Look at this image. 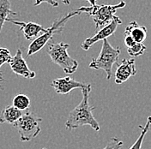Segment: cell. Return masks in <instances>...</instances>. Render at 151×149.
Returning a JSON list of instances; mask_svg holds the SVG:
<instances>
[{
  "label": "cell",
  "mask_w": 151,
  "mask_h": 149,
  "mask_svg": "<svg viewBox=\"0 0 151 149\" xmlns=\"http://www.w3.org/2000/svg\"><path fill=\"white\" fill-rule=\"evenodd\" d=\"M81 90L83 93V100L70 112L65 122V128L69 130H72L84 125H88L94 130L98 132L101 130V127L93 115V111L95 107H91L88 103L89 94L91 92V84Z\"/></svg>",
  "instance_id": "obj_1"
},
{
  "label": "cell",
  "mask_w": 151,
  "mask_h": 149,
  "mask_svg": "<svg viewBox=\"0 0 151 149\" xmlns=\"http://www.w3.org/2000/svg\"><path fill=\"white\" fill-rule=\"evenodd\" d=\"M69 44L65 42L56 43L51 40L47 47V54L51 60L58 65L66 74H71L75 73L78 68V62L72 58L68 53Z\"/></svg>",
  "instance_id": "obj_2"
},
{
  "label": "cell",
  "mask_w": 151,
  "mask_h": 149,
  "mask_svg": "<svg viewBox=\"0 0 151 149\" xmlns=\"http://www.w3.org/2000/svg\"><path fill=\"white\" fill-rule=\"evenodd\" d=\"M120 55V48L113 47L107 39H104L101 51L97 57H94L89 64V68L96 70L101 69L106 74V80H110L113 74V66L118 62Z\"/></svg>",
  "instance_id": "obj_3"
},
{
  "label": "cell",
  "mask_w": 151,
  "mask_h": 149,
  "mask_svg": "<svg viewBox=\"0 0 151 149\" xmlns=\"http://www.w3.org/2000/svg\"><path fill=\"white\" fill-rule=\"evenodd\" d=\"M81 13H82L81 11H79L78 9H76L74 11H71V12L68 13L67 15L63 16L62 18L55 20L53 21L52 25L50 28H47L45 33H43L41 35H40L39 37L35 39L32 41V43L28 46V57L32 56V55L39 52L49 41L52 40V38L54 34L62 33L63 29L65 28V25L66 22L69 21V19H70L73 16H78Z\"/></svg>",
  "instance_id": "obj_4"
},
{
  "label": "cell",
  "mask_w": 151,
  "mask_h": 149,
  "mask_svg": "<svg viewBox=\"0 0 151 149\" xmlns=\"http://www.w3.org/2000/svg\"><path fill=\"white\" fill-rule=\"evenodd\" d=\"M125 4H126L124 1H120L119 3L114 5L96 4L95 6H90V7L83 6L77 9L81 12H85L90 15L94 20L96 30L99 31L101 28H104L105 26L109 24L114 18L115 16L114 14L117 11V9H122L125 6Z\"/></svg>",
  "instance_id": "obj_5"
},
{
  "label": "cell",
  "mask_w": 151,
  "mask_h": 149,
  "mask_svg": "<svg viewBox=\"0 0 151 149\" xmlns=\"http://www.w3.org/2000/svg\"><path fill=\"white\" fill-rule=\"evenodd\" d=\"M41 122L42 118L37 114L27 111L13 126L18 131L21 141H29L40 134Z\"/></svg>",
  "instance_id": "obj_6"
},
{
  "label": "cell",
  "mask_w": 151,
  "mask_h": 149,
  "mask_svg": "<svg viewBox=\"0 0 151 149\" xmlns=\"http://www.w3.org/2000/svg\"><path fill=\"white\" fill-rule=\"evenodd\" d=\"M121 23H122L121 19L119 18V16H115L114 18L113 19V21L109 24H107L104 28H101L99 31H97V33L94 34V36L87 38L81 45L82 49H83L84 51H88L92 46H94L96 42H98L100 40L107 39V38L112 36L113 34L115 33L118 26L120 25Z\"/></svg>",
  "instance_id": "obj_7"
},
{
  "label": "cell",
  "mask_w": 151,
  "mask_h": 149,
  "mask_svg": "<svg viewBox=\"0 0 151 149\" xmlns=\"http://www.w3.org/2000/svg\"><path fill=\"white\" fill-rule=\"evenodd\" d=\"M9 64L13 73L23 78L34 79L36 76V73L29 69L26 60L22 57V52L20 48L17 50L16 54L12 57Z\"/></svg>",
  "instance_id": "obj_8"
},
{
  "label": "cell",
  "mask_w": 151,
  "mask_h": 149,
  "mask_svg": "<svg viewBox=\"0 0 151 149\" xmlns=\"http://www.w3.org/2000/svg\"><path fill=\"white\" fill-rule=\"evenodd\" d=\"M89 83H83L74 80L70 76L57 78L53 80L51 83V86L53 87L55 92L58 94H67L70 93L73 89L80 88L83 89L88 87Z\"/></svg>",
  "instance_id": "obj_9"
},
{
  "label": "cell",
  "mask_w": 151,
  "mask_h": 149,
  "mask_svg": "<svg viewBox=\"0 0 151 149\" xmlns=\"http://www.w3.org/2000/svg\"><path fill=\"white\" fill-rule=\"evenodd\" d=\"M137 74L135 59L124 58L119 64L115 71V83L120 85L126 82L129 78Z\"/></svg>",
  "instance_id": "obj_10"
},
{
  "label": "cell",
  "mask_w": 151,
  "mask_h": 149,
  "mask_svg": "<svg viewBox=\"0 0 151 149\" xmlns=\"http://www.w3.org/2000/svg\"><path fill=\"white\" fill-rule=\"evenodd\" d=\"M6 21H9L15 25L20 26V29L23 33V35L27 40H32V39H36L40 36V34L45 33L47 30V28H45L43 26L38 24L36 22H32V21L25 22V21L10 18L7 19Z\"/></svg>",
  "instance_id": "obj_11"
},
{
  "label": "cell",
  "mask_w": 151,
  "mask_h": 149,
  "mask_svg": "<svg viewBox=\"0 0 151 149\" xmlns=\"http://www.w3.org/2000/svg\"><path fill=\"white\" fill-rule=\"evenodd\" d=\"M124 35L131 36L137 43H143L147 37V28L133 21L125 28Z\"/></svg>",
  "instance_id": "obj_12"
},
{
  "label": "cell",
  "mask_w": 151,
  "mask_h": 149,
  "mask_svg": "<svg viewBox=\"0 0 151 149\" xmlns=\"http://www.w3.org/2000/svg\"><path fill=\"white\" fill-rule=\"evenodd\" d=\"M25 112H22L13 105H8L0 113V123H9L14 125L22 117Z\"/></svg>",
  "instance_id": "obj_13"
},
{
  "label": "cell",
  "mask_w": 151,
  "mask_h": 149,
  "mask_svg": "<svg viewBox=\"0 0 151 149\" xmlns=\"http://www.w3.org/2000/svg\"><path fill=\"white\" fill-rule=\"evenodd\" d=\"M17 13L11 9V4L9 0H0V33L6 20L9 16H16Z\"/></svg>",
  "instance_id": "obj_14"
},
{
  "label": "cell",
  "mask_w": 151,
  "mask_h": 149,
  "mask_svg": "<svg viewBox=\"0 0 151 149\" xmlns=\"http://www.w3.org/2000/svg\"><path fill=\"white\" fill-rule=\"evenodd\" d=\"M31 101L26 94L19 93L13 98L12 105L22 112H27L30 107Z\"/></svg>",
  "instance_id": "obj_15"
},
{
  "label": "cell",
  "mask_w": 151,
  "mask_h": 149,
  "mask_svg": "<svg viewBox=\"0 0 151 149\" xmlns=\"http://www.w3.org/2000/svg\"><path fill=\"white\" fill-rule=\"evenodd\" d=\"M151 126V116L148 117L147 119V122L144 126L140 125L139 128L141 129V134L139 135V137L137 138V140L135 141V143L132 145L130 148V149H142V142L144 140V137L147 134V132L150 130V128Z\"/></svg>",
  "instance_id": "obj_16"
},
{
  "label": "cell",
  "mask_w": 151,
  "mask_h": 149,
  "mask_svg": "<svg viewBox=\"0 0 151 149\" xmlns=\"http://www.w3.org/2000/svg\"><path fill=\"white\" fill-rule=\"evenodd\" d=\"M12 57L10 54V52L7 48H4V47H0V69L1 67L4 65V64H8L10 62ZM4 82L3 79V75L0 72V84Z\"/></svg>",
  "instance_id": "obj_17"
},
{
  "label": "cell",
  "mask_w": 151,
  "mask_h": 149,
  "mask_svg": "<svg viewBox=\"0 0 151 149\" xmlns=\"http://www.w3.org/2000/svg\"><path fill=\"white\" fill-rule=\"evenodd\" d=\"M146 49L147 47L142 43H136L132 47L127 48V52L132 57H137L142 56L146 51Z\"/></svg>",
  "instance_id": "obj_18"
},
{
  "label": "cell",
  "mask_w": 151,
  "mask_h": 149,
  "mask_svg": "<svg viewBox=\"0 0 151 149\" xmlns=\"http://www.w3.org/2000/svg\"><path fill=\"white\" fill-rule=\"evenodd\" d=\"M124 145V142L117 137H112L106 146L102 149H120Z\"/></svg>",
  "instance_id": "obj_19"
},
{
  "label": "cell",
  "mask_w": 151,
  "mask_h": 149,
  "mask_svg": "<svg viewBox=\"0 0 151 149\" xmlns=\"http://www.w3.org/2000/svg\"><path fill=\"white\" fill-rule=\"evenodd\" d=\"M42 3H47L50 5H52V7H58V3L55 0H35V6H38Z\"/></svg>",
  "instance_id": "obj_20"
},
{
  "label": "cell",
  "mask_w": 151,
  "mask_h": 149,
  "mask_svg": "<svg viewBox=\"0 0 151 149\" xmlns=\"http://www.w3.org/2000/svg\"><path fill=\"white\" fill-rule=\"evenodd\" d=\"M137 42L132 39L131 36H128V35H124V45L127 48L129 47H132V46H134Z\"/></svg>",
  "instance_id": "obj_21"
},
{
  "label": "cell",
  "mask_w": 151,
  "mask_h": 149,
  "mask_svg": "<svg viewBox=\"0 0 151 149\" xmlns=\"http://www.w3.org/2000/svg\"><path fill=\"white\" fill-rule=\"evenodd\" d=\"M88 3H90L91 6H95L96 5V0H88Z\"/></svg>",
  "instance_id": "obj_22"
},
{
  "label": "cell",
  "mask_w": 151,
  "mask_h": 149,
  "mask_svg": "<svg viewBox=\"0 0 151 149\" xmlns=\"http://www.w3.org/2000/svg\"><path fill=\"white\" fill-rule=\"evenodd\" d=\"M61 1H62L65 4H67V5L70 4V0H61Z\"/></svg>",
  "instance_id": "obj_23"
},
{
  "label": "cell",
  "mask_w": 151,
  "mask_h": 149,
  "mask_svg": "<svg viewBox=\"0 0 151 149\" xmlns=\"http://www.w3.org/2000/svg\"><path fill=\"white\" fill-rule=\"evenodd\" d=\"M42 149H47V148H42Z\"/></svg>",
  "instance_id": "obj_24"
}]
</instances>
